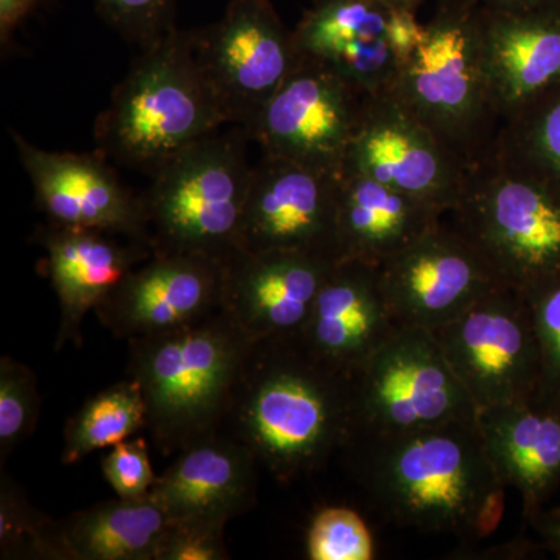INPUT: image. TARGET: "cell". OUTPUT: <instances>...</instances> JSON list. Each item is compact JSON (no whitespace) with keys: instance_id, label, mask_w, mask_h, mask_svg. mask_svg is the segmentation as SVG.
I'll use <instances>...</instances> for the list:
<instances>
[{"instance_id":"21","label":"cell","mask_w":560,"mask_h":560,"mask_svg":"<svg viewBox=\"0 0 560 560\" xmlns=\"http://www.w3.org/2000/svg\"><path fill=\"white\" fill-rule=\"evenodd\" d=\"M399 327L383 296L377 267L338 260L300 338L316 359L348 375Z\"/></svg>"},{"instance_id":"10","label":"cell","mask_w":560,"mask_h":560,"mask_svg":"<svg viewBox=\"0 0 560 560\" xmlns=\"http://www.w3.org/2000/svg\"><path fill=\"white\" fill-rule=\"evenodd\" d=\"M190 39L226 124L246 131L301 58L271 0H231L220 21L190 31Z\"/></svg>"},{"instance_id":"11","label":"cell","mask_w":560,"mask_h":560,"mask_svg":"<svg viewBox=\"0 0 560 560\" xmlns=\"http://www.w3.org/2000/svg\"><path fill=\"white\" fill-rule=\"evenodd\" d=\"M371 94L301 55L248 130L264 156L341 172Z\"/></svg>"},{"instance_id":"17","label":"cell","mask_w":560,"mask_h":560,"mask_svg":"<svg viewBox=\"0 0 560 560\" xmlns=\"http://www.w3.org/2000/svg\"><path fill=\"white\" fill-rule=\"evenodd\" d=\"M221 261L191 254H153L95 308L117 338L187 326L220 311Z\"/></svg>"},{"instance_id":"26","label":"cell","mask_w":560,"mask_h":560,"mask_svg":"<svg viewBox=\"0 0 560 560\" xmlns=\"http://www.w3.org/2000/svg\"><path fill=\"white\" fill-rule=\"evenodd\" d=\"M492 151L560 197V86L504 120Z\"/></svg>"},{"instance_id":"28","label":"cell","mask_w":560,"mask_h":560,"mask_svg":"<svg viewBox=\"0 0 560 560\" xmlns=\"http://www.w3.org/2000/svg\"><path fill=\"white\" fill-rule=\"evenodd\" d=\"M0 551L3 559L58 560V522L40 514L2 469Z\"/></svg>"},{"instance_id":"1","label":"cell","mask_w":560,"mask_h":560,"mask_svg":"<svg viewBox=\"0 0 560 560\" xmlns=\"http://www.w3.org/2000/svg\"><path fill=\"white\" fill-rule=\"evenodd\" d=\"M223 429L280 482L316 474L353 441L348 375L300 337L253 342Z\"/></svg>"},{"instance_id":"20","label":"cell","mask_w":560,"mask_h":560,"mask_svg":"<svg viewBox=\"0 0 560 560\" xmlns=\"http://www.w3.org/2000/svg\"><path fill=\"white\" fill-rule=\"evenodd\" d=\"M478 429L500 480L517 490L534 521L560 499V400L537 393L478 412Z\"/></svg>"},{"instance_id":"9","label":"cell","mask_w":560,"mask_h":560,"mask_svg":"<svg viewBox=\"0 0 560 560\" xmlns=\"http://www.w3.org/2000/svg\"><path fill=\"white\" fill-rule=\"evenodd\" d=\"M433 334L478 411L539 393V342L521 290L504 283L493 287Z\"/></svg>"},{"instance_id":"31","label":"cell","mask_w":560,"mask_h":560,"mask_svg":"<svg viewBox=\"0 0 560 560\" xmlns=\"http://www.w3.org/2000/svg\"><path fill=\"white\" fill-rule=\"evenodd\" d=\"M522 293L528 301L539 342V394L560 400V271Z\"/></svg>"},{"instance_id":"16","label":"cell","mask_w":560,"mask_h":560,"mask_svg":"<svg viewBox=\"0 0 560 560\" xmlns=\"http://www.w3.org/2000/svg\"><path fill=\"white\" fill-rule=\"evenodd\" d=\"M13 140L49 223L109 232L150 246L142 200L124 186L103 154L38 149L16 131Z\"/></svg>"},{"instance_id":"32","label":"cell","mask_w":560,"mask_h":560,"mask_svg":"<svg viewBox=\"0 0 560 560\" xmlns=\"http://www.w3.org/2000/svg\"><path fill=\"white\" fill-rule=\"evenodd\" d=\"M105 21L140 49L175 31V0H95Z\"/></svg>"},{"instance_id":"22","label":"cell","mask_w":560,"mask_h":560,"mask_svg":"<svg viewBox=\"0 0 560 560\" xmlns=\"http://www.w3.org/2000/svg\"><path fill=\"white\" fill-rule=\"evenodd\" d=\"M47 271L60 302L55 349L80 345L81 324L136 267L153 256L147 243L83 228L47 224L39 231Z\"/></svg>"},{"instance_id":"23","label":"cell","mask_w":560,"mask_h":560,"mask_svg":"<svg viewBox=\"0 0 560 560\" xmlns=\"http://www.w3.org/2000/svg\"><path fill=\"white\" fill-rule=\"evenodd\" d=\"M394 9L382 0H315L294 28L298 50L368 94L389 91L400 61L389 43Z\"/></svg>"},{"instance_id":"37","label":"cell","mask_w":560,"mask_h":560,"mask_svg":"<svg viewBox=\"0 0 560 560\" xmlns=\"http://www.w3.org/2000/svg\"><path fill=\"white\" fill-rule=\"evenodd\" d=\"M482 9L495 11H525L560 5V0H477Z\"/></svg>"},{"instance_id":"15","label":"cell","mask_w":560,"mask_h":560,"mask_svg":"<svg viewBox=\"0 0 560 560\" xmlns=\"http://www.w3.org/2000/svg\"><path fill=\"white\" fill-rule=\"evenodd\" d=\"M337 261L294 250L235 249L221 261V311L250 342L300 337Z\"/></svg>"},{"instance_id":"8","label":"cell","mask_w":560,"mask_h":560,"mask_svg":"<svg viewBox=\"0 0 560 560\" xmlns=\"http://www.w3.org/2000/svg\"><path fill=\"white\" fill-rule=\"evenodd\" d=\"M348 382L352 444L442 423L477 422L480 412L448 366L436 335L422 327L400 326L349 372Z\"/></svg>"},{"instance_id":"2","label":"cell","mask_w":560,"mask_h":560,"mask_svg":"<svg viewBox=\"0 0 560 560\" xmlns=\"http://www.w3.org/2000/svg\"><path fill=\"white\" fill-rule=\"evenodd\" d=\"M360 481L377 510L401 528L486 537L504 511L500 480L477 422L355 442Z\"/></svg>"},{"instance_id":"19","label":"cell","mask_w":560,"mask_h":560,"mask_svg":"<svg viewBox=\"0 0 560 560\" xmlns=\"http://www.w3.org/2000/svg\"><path fill=\"white\" fill-rule=\"evenodd\" d=\"M259 463L230 434L184 448L151 489L171 523L224 529L257 503Z\"/></svg>"},{"instance_id":"14","label":"cell","mask_w":560,"mask_h":560,"mask_svg":"<svg viewBox=\"0 0 560 560\" xmlns=\"http://www.w3.org/2000/svg\"><path fill=\"white\" fill-rule=\"evenodd\" d=\"M340 173L261 154L253 168L238 249L294 250L338 260Z\"/></svg>"},{"instance_id":"29","label":"cell","mask_w":560,"mask_h":560,"mask_svg":"<svg viewBox=\"0 0 560 560\" xmlns=\"http://www.w3.org/2000/svg\"><path fill=\"white\" fill-rule=\"evenodd\" d=\"M40 400L35 372L21 361L0 359V466L38 425Z\"/></svg>"},{"instance_id":"13","label":"cell","mask_w":560,"mask_h":560,"mask_svg":"<svg viewBox=\"0 0 560 560\" xmlns=\"http://www.w3.org/2000/svg\"><path fill=\"white\" fill-rule=\"evenodd\" d=\"M377 275L397 323L430 331L440 330L503 283L447 217L377 265Z\"/></svg>"},{"instance_id":"34","label":"cell","mask_w":560,"mask_h":560,"mask_svg":"<svg viewBox=\"0 0 560 560\" xmlns=\"http://www.w3.org/2000/svg\"><path fill=\"white\" fill-rule=\"evenodd\" d=\"M224 529L205 525L171 523L158 560H226Z\"/></svg>"},{"instance_id":"7","label":"cell","mask_w":560,"mask_h":560,"mask_svg":"<svg viewBox=\"0 0 560 560\" xmlns=\"http://www.w3.org/2000/svg\"><path fill=\"white\" fill-rule=\"evenodd\" d=\"M445 217L506 285L526 291L560 271L559 195L492 150Z\"/></svg>"},{"instance_id":"25","label":"cell","mask_w":560,"mask_h":560,"mask_svg":"<svg viewBox=\"0 0 560 560\" xmlns=\"http://www.w3.org/2000/svg\"><path fill=\"white\" fill-rule=\"evenodd\" d=\"M168 526L153 493L117 497L58 522V560H158Z\"/></svg>"},{"instance_id":"12","label":"cell","mask_w":560,"mask_h":560,"mask_svg":"<svg viewBox=\"0 0 560 560\" xmlns=\"http://www.w3.org/2000/svg\"><path fill=\"white\" fill-rule=\"evenodd\" d=\"M345 167L405 191L444 215L458 205L470 168L390 91L368 98Z\"/></svg>"},{"instance_id":"36","label":"cell","mask_w":560,"mask_h":560,"mask_svg":"<svg viewBox=\"0 0 560 560\" xmlns=\"http://www.w3.org/2000/svg\"><path fill=\"white\" fill-rule=\"evenodd\" d=\"M38 0H0V35L2 43H7L14 28L21 24Z\"/></svg>"},{"instance_id":"27","label":"cell","mask_w":560,"mask_h":560,"mask_svg":"<svg viewBox=\"0 0 560 560\" xmlns=\"http://www.w3.org/2000/svg\"><path fill=\"white\" fill-rule=\"evenodd\" d=\"M147 430V407L138 382L128 377L95 394L66 423L62 463L75 464L92 452L114 447Z\"/></svg>"},{"instance_id":"4","label":"cell","mask_w":560,"mask_h":560,"mask_svg":"<svg viewBox=\"0 0 560 560\" xmlns=\"http://www.w3.org/2000/svg\"><path fill=\"white\" fill-rule=\"evenodd\" d=\"M226 125L198 68L190 32L175 28L142 47L95 121L94 135L103 156L153 175Z\"/></svg>"},{"instance_id":"24","label":"cell","mask_w":560,"mask_h":560,"mask_svg":"<svg viewBox=\"0 0 560 560\" xmlns=\"http://www.w3.org/2000/svg\"><path fill=\"white\" fill-rule=\"evenodd\" d=\"M444 217L405 191L345 167L338 190V260L377 267L433 230Z\"/></svg>"},{"instance_id":"35","label":"cell","mask_w":560,"mask_h":560,"mask_svg":"<svg viewBox=\"0 0 560 560\" xmlns=\"http://www.w3.org/2000/svg\"><path fill=\"white\" fill-rule=\"evenodd\" d=\"M529 525L539 536L541 547L560 559V503L540 512Z\"/></svg>"},{"instance_id":"6","label":"cell","mask_w":560,"mask_h":560,"mask_svg":"<svg viewBox=\"0 0 560 560\" xmlns=\"http://www.w3.org/2000/svg\"><path fill=\"white\" fill-rule=\"evenodd\" d=\"M242 127L215 131L162 164L140 197L154 254L223 261L238 249L254 165Z\"/></svg>"},{"instance_id":"30","label":"cell","mask_w":560,"mask_h":560,"mask_svg":"<svg viewBox=\"0 0 560 560\" xmlns=\"http://www.w3.org/2000/svg\"><path fill=\"white\" fill-rule=\"evenodd\" d=\"M307 555L311 560H372L374 540L355 511L324 508L308 528Z\"/></svg>"},{"instance_id":"38","label":"cell","mask_w":560,"mask_h":560,"mask_svg":"<svg viewBox=\"0 0 560 560\" xmlns=\"http://www.w3.org/2000/svg\"><path fill=\"white\" fill-rule=\"evenodd\" d=\"M382 2L386 3L390 9L418 11L419 7L427 2V0H382Z\"/></svg>"},{"instance_id":"18","label":"cell","mask_w":560,"mask_h":560,"mask_svg":"<svg viewBox=\"0 0 560 560\" xmlns=\"http://www.w3.org/2000/svg\"><path fill=\"white\" fill-rule=\"evenodd\" d=\"M480 40L501 124L560 86V5L525 11L480 7Z\"/></svg>"},{"instance_id":"5","label":"cell","mask_w":560,"mask_h":560,"mask_svg":"<svg viewBox=\"0 0 560 560\" xmlns=\"http://www.w3.org/2000/svg\"><path fill=\"white\" fill-rule=\"evenodd\" d=\"M389 91L469 167L488 156L501 119L482 68L477 0H438Z\"/></svg>"},{"instance_id":"3","label":"cell","mask_w":560,"mask_h":560,"mask_svg":"<svg viewBox=\"0 0 560 560\" xmlns=\"http://www.w3.org/2000/svg\"><path fill=\"white\" fill-rule=\"evenodd\" d=\"M128 342L127 374L142 390L147 430L162 455L221 433L253 345L226 313Z\"/></svg>"},{"instance_id":"33","label":"cell","mask_w":560,"mask_h":560,"mask_svg":"<svg viewBox=\"0 0 560 560\" xmlns=\"http://www.w3.org/2000/svg\"><path fill=\"white\" fill-rule=\"evenodd\" d=\"M102 470L110 488L121 499L149 495L158 480L143 438H130L114 445L113 451L102 460Z\"/></svg>"}]
</instances>
